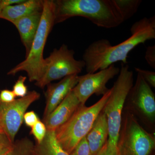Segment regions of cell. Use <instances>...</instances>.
<instances>
[{
  "label": "cell",
  "mask_w": 155,
  "mask_h": 155,
  "mask_svg": "<svg viewBox=\"0 0 155 155\" xmlns=\"http://www.w3.org/2000/svg\"><path fill=\"white\" fill-rule=\"evenodd\" d=\"M131 36L122 42L113 45L108 40L101 39L91 44L84 51L83 61L87 73L106 69L116 62L127 64L128 54L138 45L155 38V16L144 17L130 28Z\"/></svg>",
  "instance_id": "cell-1"
},
{
  "label": "cell",
  "mask_w": 155,
  "mask_h": 155,
  "mask_svg": "<svg viewBox=\"0 0 155 155\" xmlns=\"http://www.w3.org/2000/svg\"><path fill=\"white\" fill-rule=\"evenodd\" d=\"M55 24L72 17L87 18L106 28H116L124 22L114 0H56Z\"/></svg>",
  "instance_id": "cell-2"
},
{
  "label": "cell",
  "mask_w": 155,
  "mask_h": 155,
  "mask_svg": "<svg viewBox=\"0 0 155 155\" xmlns=\"http://www.w3.org/2000/svg\"><path fill=\"white\" fill-rule=\"evenodd\" d=\"M55 12L54 1L44 0L41 19L30 51L25 60L11 69L8 75H14L25 71L30 82H37L40 79L45 72L44 50L48 36L55 24Z\"/></svg>",
  "instance_id": "cell-3"
},
{
  "label": "cell",
  "mask_w": 155,
  "mask_h": 155,
  "mask_svg": "<svg viewBox=\"0 0 155 155\" xmlns=\"http://www.w3.org/2000/svg\"><path fill=\"white\" fill-rule=\"evenodd\" d=\"M111 93L110 88L101 99L90 107L81 104L67 122L56 129L55 132L58 142L69 154L89 132Z\"/></svg>",
  "instance_id": "cell-4"
},
{
  "label": "cell",
  "mask_w": 155,
  "mask_h": 155,
  "mask_svg": "<svg viewBox=\"0 0 155 155\" xmlns=\"http://www.w3.org/2000/svg\"><path fill=\"white\" fill-rule=\"evenodd\" d=\"M133 84V72L128 65L122 64L119 76L111 88L110 95L103 109L107 117L109 130L107 143L114 149H117L123 108L127 94Z\"/></svg>",
  "instance_id": "cell-5"
},
{
  "label": "cell",
  "mask_w": 155,
  "mask_h": 155,
  "mask_svg": "<svg viewBox=\"0 0 155 155\" xmlns=\"http://www.w3.org/2000/svg\"><path fill=\"white\" fill-rule=\"evenodd\" d=\"M155 146L154 136L142 127L134 114L125 111L117 141L118 155H150Z\"/></svg>",
  "instance_id": "cell-6"
},
{
  "label": "cell",
  "mask_w": 155,
  "mask_h": 155,
  "mask_svg": "<svg viewBox=\"0 0 155 155\" xmlns=\"http://www.w3.org/2000/svg\"><path fill=\"white\" fill-rule=\"evenodd\" d=\"M75 52L63 44L59 49H55L45 60L43 75L35 85L43 89L54 81L73 75H78L85 68L83 60L74 58Z\"/></svg>",
  "instance_id": "cell-7"
},
{
  "label": "cell",
  "mask_w": 155,
  "mask_h": 155,
  "mask_svg": "<svg viewBox=\"0 0 155 155\" xmlns=\"http://www.w3.org/2000/svg\"><path fill=\"white\" fill-rule=\"evenodd\" d=\"M40 94L35 91L28 92L25 97L10 103L0 102V116L4 132L12 142L23 122L26 110L31 104L40 98Z\"/></svg>",
  "instance_id": "cell-8"
},
{
  "label": "cell",
  "mask_w": 155,
  "mask_h": 155,
  "mask_svg": "<svg viewBox=\"0 0 155 155\" xmlns=\"http://www.w3.org/2000/svg\"><path fill=\"white\" fill-rule=\"evenodd\" d=\"M120 68L114 64L106 69L93 73L78 76V82L73 89L75 95L81 105L93 94L104 95L110 89L107 87L108 81L119 75Z\"/></svg>",
  "instance_id": "cell-9"
},
{
  "label": "cell",
  "mask_w": 155,
  "mask_h": 155,
  "mask_svg": "<svg viewBox=\"0 0 155 155\" xmlns=\"http://www.w3.org/2000/svg\"><path fill=\"white\" fill-rule=\"evenodd\" d=\"M130 105L129 111L135 112L148 124L155 121V95L151 87L137 73L136 82L130 88L125 103Z\"/></svg>",
  "instance_id": "cell-10"
},
{
  "label": "cell",
  "mask_w": 155,
  "mask_h": 155,
  "mask_svg": "<svg viewBox=\"0 0 155 155\" xmlns=\"http://www.w3.org/2000/svg\"><path fill=\"white\" fill-rule=\"evenodd\" d=\"M78 75H69L58 83L48 84L45 93L46 106L44 118L49 115L74 88L78 82Z\"/></svg>",
  "instance_id": "cell-11"
},
{
  "label": "cell",
  "mask_w": 155,
  "mask_h": 155,
  "mask_svg": "<svg viewBox=\"0 0 155 155\" xmlns=\"http://www.w3.org/2000/svg\"><path fill=\"white\" fill-rule=\"evenodd\" d=\"M81 104L73 89L46 118L43 122L47 130H54L67 122Z\"/></svg>",
  "instance_id": "cell-12"
},
{
  "label": "cell",
  "mask_w": 155,
  "mask_h": 155,
  "mask_svg": "<svg viewBox=\"0 0 155 155\" xmlns=\"http://www.w3.org/2000/svg\"><path fill=\"white\" fill-rule=\"evenodd\" d=\"M42 11H38L18 19L13 24L19 31L25 49V57L30 51L34 38L40 22Z\"/></svg>",
  "instance_id": "cell-13"
},
{
  "label": "cell",
  "mask_w": 155,
  "mask_h": 155,
  "mask_svg": "<svg viewBox=\"0 0 155 155\" xmlns=\"http://www.w3.org/2000/svg\"><path fill=\"white\" fill-rule=\"evenodd\" d=\"M108 136L107 121L103 110L86 136L90 149V155H96L97 153L107 141Z\"/></svg>",
  "instance_id": "cell-14"
},
{
  "label": "cell",
  "mask_w": 155,
  "mask_h": 155,
  "mask_svg": "<svg viewBox=\"0 0 155 155\" xmlns=\"http://www.w3.org/2000/svg\"><path fill=\"white\" fill-rule=\"evenodd\" d=\"M44 1L25 0L23 2L6 6L0 12V19L14 23L18 19L29 14L42 11Z\"/></svg>",
  "instance_id": "cell-15"
},
{
  "label": "cell",
  "mask_w": 155,
  "mask_h": 155,
  "mask_svg": "<svg viewBox=\"0 0 155 155\" xmlns=\"http://www.w3.org/2000/svg\"><path fill=\"white\" fill-rule=\"evenodd\" d=\"M31 155H70L63 149L56 139L54 130H47L43 141L34 144Z\"/></svg>",
  "instance_id": "cell-16"
},
{
  "label": "cell",
  "mask_w": 155,
  "mask_h": 155,
  "mask_svg": "<svg viewBox=\"0 0 155 155\" xmlns=\"http://www.w3.org/2000/svg\"><path fill=\"white\" fill-rule=\"evenodd\" d=\"M124 21L130 19L137 12L141 0H114Z\"/></svg>",
  "instance_id": "cell-17"
},
{
  "label": "cell",
  "mask_w": 155,
  "mask_h": 155,
  "mask_svg": "<svg viewBox=\"0 0 155 155\" xmlns=\"http://www.w3.org/2000/svg\"><path fill=\"white\" fill-rule=\"evenodd\" d=\"M33 142L28 137H25L14 141L12 155H31L33 150Z\"/></svg>",
  "instance_id": "cell-18"
},
{
  "label": "cell",
  "mask_w": 155,
  "mask_h": 155,
  "mask_svg": "<svg viewBox=\"0 0 155 155\" xmlns=\"http://www.w3.org/2000/svg\"><path fill=\"white\" fill-rule=\"evenodd\" d=\"M47 129L45 123L39 120L33 126L31 127L30 134L33 135L36 141V143H41L46 135Z\"/></svg>",
  "instance_id": "cell-19"
},
{
  "label": "cell",
  "mask_w": 155,
  "mask_h": 155,
  "mask_svg": "<svg viewBox=\"0 0 155 155\" xmlns=\"http://www.w3.org/2000/svg\"><path fill=\"white\" fill-rule=\"evenodd\" d=\"M27 78L20 75L13 86V91L16 97H23L28 94V88L25 82Z\"/></svg>",
  "instance_id": "cell-20"
},
{
  "label": "cell",
  "mask_w": 155,
  "mask_h": 155,
  "mask_svg": "<svg viewBox=\"0 0 155 155\" xmlns=\"http://www.w3.org/2000/svg\"><path fill=\"white\" fill-rule=\"evenodd\" d=\"M70 155H90V149L86 137L82 139L72 150Z\"/></svg>",
  "instance_id": "cell-21"
},
{
  "label": "cell",
  "mask_w": 155,
  "mask_h": 155,
  "mask_svg": "<svg viewBox=\"0 0 155 155\" xmlns=\"http://www.w3.org/2000/svg\"><path fill=\"white\" fill-rule=\"evenodd\" d=\"M136 72L140 74L151 87H155V72L139 68H134Z\"/></svg>",
  "instance_id": "cell-22"
},
{
  "label": "cell",
  "mask_w": 155,
  "mask_h": 155,
  "mask_svg": "<svg viewBox=\"0 0 155 155\" xmlns=\"http://www.w3.org/2000/svg\"><path fill=\"white\" fill-rule=\"evenodd\" d=\"M14 143L4 132L0 133V155L13 148Z\"/></svg>",
  "instance_id": "cell-23"
},
{
  "label": "cell",
  "mask_w": 155,
  "mask_h": 155,
  "mask_svg": "<svg viewBox=\"0 0 155 155\" xmlns=\"http://www.w3.org/2000/svg\"><path fill=\"white\" fill-rule=\"evenodd\" d=\"M40 120L38 116L33 111L26 112L23 117V121L27 127H31Z\"/></svg>",
  "instance_id": "cell-24"
},
{
  "label": "cell",
  "mask_w": 155,
  "mask_h": 155,
  "mask_svg": "<svg viewBox=\"0 0 155 155\" xmlns=\"http://www.w3.org/2000/svg\"><path fill=\"white\" fill-rule=\"evenodd\" d=\"M145 58L150 67L155 69V45L149 46L147 48Z\"/></svg>",
  "instance_id": "cell-25"
},
{
  "label": "cell",
  "mask_w": 155,
  "mask_h": 155,
  "mask_svg": "<svg viewBox=\"0 0 155 155\" xmlns=\"http://www.w3.org/2000/svg\"><path fill=\"white\" fill-rule=\"evenodd\" d=\"M16 97L12 91L3 90L0 92V102L3 103H10L16 100Z\"/></svg>",
  "instance_id": "cell-26"
},
{
  "label": "cell",
  "mask_w": 155,
  "mask_h": 155,
  "mask_svg": "<svg viewBox=\"0 0 155 155\" xmlns=\"http://www.w3.org/2000/svg\"><path fill=\"white\" fill-rule=\"evenodd\" d=\"M96 155H118L117 150L114 149L109 146L106 143Z\"/></svg>",
  "instance_id": "cell-27"
},
{
  "label": "cell",
  "mask_w": 155,
  "mask_h": 155,
  "mask_svg": "<svg viewBox=\"0 0 155 155\" xmlns=\"http://www.w3.org/2000/svg\"><path fill=\"white\" fill-rule=\"evenodd\" d=\"M12 150H13V148L11 150H9L1 155H12Z\"/></svg>",
  "instance_id": "cell-28"
},
{
  "label": "cell",
  "mask_w": 155,
  "mask_h": 155,
  "mask_svg": "<svg viewBox=\"0 0 155 155\" xmlns=\"http://www.w3.org/2000/svg\"><path fill=\"white\" fill-rule=\"evenodd\" d=\"M4 132L3 130L2 124V119H1V116H0V133Z\"/></svg>",
  "instance_id": "cell-29"
},
{
  "label": "cell",
  "mask_w": 155,
  "mask_h": 155,
  "mask_svg": "<svg viewBox=\"0 0 155 155\" xmlns=\"http://www.w3.org/2000/svg\"><path fill=\"white\" fill-rule=\"evenodd\" d=\"M4 8V6L2 4V0H0V12H1Z\"/></svg>",
  "instance_id": "cell-30"
}]
</instances>
